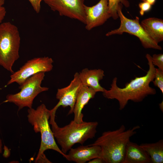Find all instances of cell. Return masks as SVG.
Returning <instances> with one entry per match:
<instances>
[{
	"label": "cell",
	"instance_id": "obj_1",
	"mask_svg": "<svg viewBox=\"0 0 163 163\" xmlns=\"http://www.w3.org/2000/svg\"><path fill=\"white\" fill-rule=\"evenodd\" d=\"M146 57L148 61L149 69L145 75L136 77L129 82L126 84L123 88L117 86V78L115 77L113 80L109 89H105L102 92L106 98L117 100L120 110L124 109L129 101L139 102L148 95L156 93L155 89L149 86L150 83L152 82L154 78L156 68L152 63V56L147 54Z\"/></svg>",
	"mask_w": 163,
	"mask_h": 163
},
{
	"label": "cell",
	"instance_id": "obj_2",
	"mask_svg": "<svg viewBox=\"0 0 163 163\" xmlns=\"http://www.w3.org/2000/svg\"><path fill=\"white\" fill-rule=\"evenodd\" d=\"M50 111L49 123L54 138L64 153L66 154L75 144L83 145L88 139L95 137L98 124L97 122L78 123L73 120L68 124L59 127L55 120L56 111L51 109Z\"/></svg>",
	"mask_w": 163,
	"mask_h": 163
},
{
	"label": "cell",
	"instance_id": "obj_3",
	"mask_svg": "<svg viewBox=\"0 0 163 163\" xmlns=\"http://www.w3.org/2000/svg\"><path fill=\"white\" fill-rule=\"evenodd\" d=\"M140 128L137 125L126 130L125 126L122 125L117 129L104 132L94 143L89 145L101 147L100 157L104 163H123L126 145Z\"/></svg>",
	"mask_w": 163,
	"mask_h": 163
},
{
	"label": "cell",
	"instance_id": "obj_4",
	"mask_svg": "<svg viewBox=\"0 0 163 163\" xmlns=\"http://www.w3.org/2000/svg\"><path fill=\"white\" fill-rule=\"evenodd\" d=\"M28 122L33 126L35 132L40 133L41 136L40 145L35 161L44 155V152L49 149L57 152L66 159L67 154L63 153L58 146L50 126V110L48 109L44 104H42L35 109L28 108Z\"/></svg>",
	"mask_w": 163,
	"mask_h": 163
},
{
	"label": "cell",
	"instance_id": "obj_5",
	"mask_svg": "<svg viewBox=\"0 0 163 163\" xmlns=\"http://www.w3.org/2000/svg\"><path fill=\"white\" fill-rule=\"evenodd\" d=\"M21 38L18 27L10 22L0 24V65L11 73L19 58Z\"/></svg>",
	"mask_w": 163,
	"mask_h": 163
},
{
	"label": "cell",
	"instance_id": "obj_6",
	"mask_svg": "<svg viewBox=\"0 0 163 163\" xmlns=\"http://www.w3.org/2000/svg\"><path fill=\"white\" fill-rule=\"evenodd\" d=\"M45 73L39 72L27 79L19 86L21 91L15 94H8L4 102L14 104L18 107L19 110L25 107L32 108L35 97L40 93L49 89L47 87L41 86Z\"/></svg>",
	"mask_w": 163,
	"mask_h": 163
},
{
	"label": "cell",
	"instance_id": "obj_7",
	"mask_svg": "<svg viewBox=\"0 0 163 163\" xmlns=\"http://www.w3.org/2000/svg\"><path fill=\"white\" fill-rule=\"evenodd\" d=\"M123 7L122 4L120 3L117 9L118 15L120 21V27L108 32L106 35L109 36L116 34L121 35L124 33H127L138 37L144 48L161 50V46L152 40L145 32L139 23V18L136 17L134 19L127 18L122 12Z\"/></svg>",
	"mask_w": 163,
	"mask_h": 163
},
{
	"label": "cell",
	"instance_id": "obj_8",
	"mask_svg": "<svg viewBox=\"0 0 163 163\" xmlns=\"http://www.w3.org/2000/svg\"><path fill=\"white\" fill-rule=\"evenodd\" d=\"M53 59L49 57L35 58L27 61L20 69L12 73L7 85L16 82L20 86L31 76L40 72H48L53 68Z\"/></svg>",
	"mask_w": 163,
	"mask_h": 163
},
{
	"label": "cell",
	"instance_id": "obj_9",
	"mask_svg": "<svg viewBox=\"0 0 163 163\" xmlns=\"http://www.w3.org/2000/svg\"><path fill=\"white\" fill-rule=\"evenodd\" d=\"M54 11L61 16L85 23L84 0H43Z\"/></svg>",
	"mask_w": 163,
	"mask_h": 163
},
{
	"label": "cell",
	"instance_id": "obj_10",
	"mask_svg": "<svg viewBox=\"0 0 163 163\" xmlns=\"http://www.w3.org/2000/svg\"><path fill=\"white\" fill-rule=\"evenodd\" d=\"M82 85L79 78V73L76 72L69 85L57 90L56 97L59 101L52 109L56 111L60 106L64 108L69 106L70 109L68 114L72 113L78 94Z\"/></svg>",
	"mask_w": 163,
	"mask_h": 163
},
{
	"label": "cell",
	"instance_id": "obj_11",
	"mask_svg": "<svg viewBox=\"0 0 163 163\" xmlns=\"http://www.w3.org/2000/svg\"><path fill=\"white\" fill-rule=\"evenodd\" d=\"M85 28L88 30L101 25L111 17L109 11L108 0H100L91 6L85 5Z\"/></svg>",
	"mask_w": 163,
	"mask_h": 163
},
{
	"label": "cell",
	"instance_id": "obj_12",
	"mask_svg": "<svg viewBox=\"0 0 163 163\" xmlns=\"http://www.w3.org/2000/svg\"><path fill=\"white\" fill-rule=\"evenodd\" d=\"M101 149L97 145H81L71 148L67 154L66 159L76 163H85L95 158L100 157Z\"/></svg>",
	"mask_w": 163,
	"mask_h": 163
},
{
	"label": "cell",
	"instance_id": "obj_13",
	"mask_svg": "<svg viewBox=\"0 0 163 163\" xmlns=\"http://www.w3.org/2000/svg\"><path fill=\"white\" fill-rule=\"evenodd\" d=\"M79 73V76L83 85L90 87L97 93L103 92L105 89L100 85L99 82L104 76V71L100 69H89L85 68Z\"/></svg>",
	"mask_w": 163,
	"mask_h": 163
},
{
	"label": "cell",
	"instance_id": "obj_14",
	"mask_svg": "<svg viewBox=\"0 0 163 163\" xmlns=\"http://www.w3.org/2000/svg\"><path fill=\"white\" fill-rule=\"evenodd\" d=\"M96 93L91 88L82 85L78 94L73 110L74 121L78 123L84 121L82 109L89 100L94 97Z\"/></svg>",
	"mask_w": 163,
	"mask_h": 163
},
{
	"label": "cell",
	"instance_id": "obj_15",
	"mask_svg": "<svg viewBox=\"0 0 163 163\" xmlns=\"http://www.w3.org/2000/svg\"><path fill=\"white\" fill-rule=\"evenodd\" d=\"M123 163H151L149 156L141 146L130 141L126 145Z\"/></svg>",
	"mask_w": 163,
	"mask_h": 163
},
{
	"label": "cell",
	"instance_id": "obj_16",
	"mask_svg": "<svg viewBox=\"0 0 163 163\" xmlns=\"http://www.w3.org/2000/svg\"><path fill=\"white\" fill-rule=\"evenodd\" d=\"M141 25L148 35L158 44L163 40V20L150 18L142 21Z\"/></svg>",
	"mask_w": 163,
	"mask_h": 163
},
{
	"label": "cell",
	"instance_id": "obj_17",
	"mask_svg": "<svg viewBox=\"0 0 163 163\" xmlns=\"http://www.w3.org/2000/svg\"><path fill=\"white\" fill-rule=\"evenodd\" d=\"M149 156L151 163L163 162V140L152 143H143L140 145Z\"/></svg>",
	"mask_w": 163,
	"mask_h": 163
},
{
	"label": "cell",
	"instance_id": "obj_18",
	"mask_svg": "<svg viewBox=\"0 0 163 163\" xmlns=\"http://www.w3.org/2000/svg\"><path fill=\"white\" fill-rule=\"evenodd\" d=\"M108 2L109 13L111 17L114 20L119 18L117 9L119 4L127 8L129 6V3L127 0H108Z\"/></svg>",
	"mask_w": 163,
	"mask_h": 163
},
{
	"label": "cell",
	"instance_id": "obj_19",
	"mask_svg": "<svg viewBox=\"0 0 163 163\" xmlns=\"http://www.w3.org/2000/svg\"><path fill=\"white\" fill-rule=\"evenodd\" d=\"M154 85L158 88L163 94V71L155 69V76L152 81Z\"/></svg>",
	"mask_w": 163,
	"mask_h": 163
},
{
	"label": "cell",
	"instance_id": "obj_20",
	"mask_svg": "<svg viewBox=\"0 0 163 163\" xmlns=\"http://www.w3.org/2000/svg\"><path fill=\"white\" fill-rule=\"evenodd\" d=\"M152 61L154 66H157L158 69L163 71V54H153L152 56Z\"/></svg>",
	"mask_w": 163,
	"mask_h": 163
},
{
	"label": "cell",
	"instance_id": "obj_21",
	"mask_svg": "<svg viewBox=\"0 0 163 163\" xmlns=\"http://www.w3.org/2000/svg\"><path fill=\"white\" fill-rule=\"evenodd\" d=\"M139 7L140 9V14L142 16L145 12L151 10L152 5L147 2H142L139 3Z\"/></svg>",
	"mask_w": 163,
	"mask_h": 163
},
{
	"label": "cell",
	"instance_id": "obj_22",
	"mask_svg": "<svg viewBox=\"0 0 163 163\" xmlns=\"http://www.w3.org/2000/svg\"><path fill=\"white\" fill-rule=\"evenodd\" d=\"M35 11L38 13L41 9V2L43 0H28Z\"/></svg>",
	"mask_w": 163,
	"mask_h": 163
},
{
	"label": "cell",
	"instance_id": "obj_23",
	"mask_svg": "<svg viewBox=\"0 0 163 163\" xmlns=\"http://www.w3.org/2000/svg\"><path fill=\"white\" fill-rule=\"evenodd\" d=\"M6 10L5 8L3 6L0 7V24L4 19L6 14Z\"/></svg>",
	"mask_w": 163,
	"mask_h": 163
},
{
	"label": "cell",
	"instance_id": "obj_24",
	"mask_svg": "<svg viewBox=\"0 0 163 163\" xmlns=\"http://www.w3.org/2000/svg\"><path fill=\"white\" fill-rule=\"evenodd\" d=\"M89 163H104V162L101 158L98 157L94 158L89 161Z\"/></svg>",
	"mask_w": 163,
	"mask_h": 163
},
{
	"label": "cell",
	"instance_id": "obj_25",
	"mask_svg": "<svg viewBox=\"0 0 163 163\" xmlns=\"http://www.w3.org/2000/svg\"><path fill=\"white\" fill-rule=\"evenodd\" d=\"M142 2H146L152 5L155 3L156 0H141Z\"/></svg>",
	"mask_w": 163,
	"mask_h": 163
},
{
	"label": "cell",
	"instance_id": "obj_26",
	"mask_svg": "<svg viewBox=\"0 0 163 163\" xmlns=\"http://www.w3.org/2000/svg\"><path fill=\"white\" fill-rule=\"evenodd\" d=\"M163 101H162L159 104V108L160 109V110L162 111V112H163Z\"/></svg>",
	"mask_w": 163,
	"mask_h": 163
},
{
	"label": "cell",
	"instance_id": "obj_27",
	"mask_svg": "<svg viewBox=\"0 0 163 163\" xmlns=\"http://www.w3.org/2000/svg\"><path fill=\"white\" fill-rule=\"evenodd\" d=\"M5 0H0V7L2 6L4 4Z\"/></svg>",
	"mask_w": 163,
	"mask_h": 163
},
{
	"label": "cell",
	"instance_id": "obj_28",
	"mask_svg": "<svg viewBox=\"0 0 163 163\" xmlns=\"http://www.w3.org/2000/svg\"><path fill=\"white\" fill-rule=\"evenodd\" d=\"M2 144L1 140L0 139V153H1L2 151Z\"/></svg>",
	"mask_w": 163,
	"mask_h": 163
}]
</instances>
